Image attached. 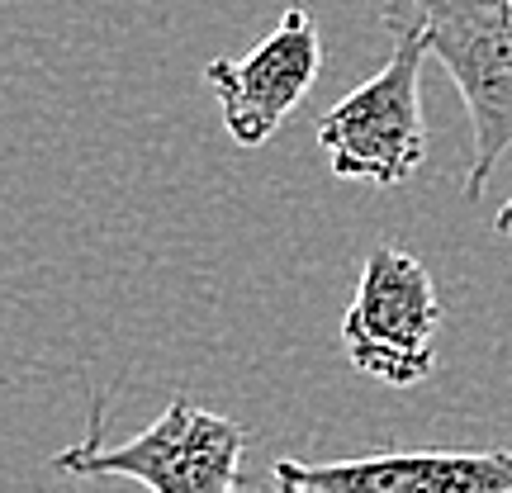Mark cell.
<instances>
[{
	"instance_id": "cell-1",
	"label": "cell",
	"mask_w": 512,
	"mask_h": 493,
	"mask_svg": "<svg viewBox=\"0 0 512 493\" xmlns=\"http://www.w3.org/2000/svg\"><path fill=\"white\" fill-rule=\"evenodd\" d=\"M247 427L195 403L190 394L162 408L143 437L105 446V399L91 403L86 437L53 456L57 475L76 479H133L147 493H238Z\"/></svg>"
},
{
	"instance_id": "cell-2",
	"label": "cell",
	"mask_w": 512,
	"mask_h": 493,
	"mask_svg": "<svg viewBox=\"0 0 512 493\" xmlns=\"http://www.w3.org/2000/svg\"><path fill=\"white\" fill-rule=\"evenodd\" d=\"M384 15L418 24L427 53L456 81L475 128L465 195L479 200L512 152V0H389Z\"/></svg>"
},
{
	"instance_id": "cell-3",
	"label": "cell",
	"mask_w": 512,
	"mask_h": 493,
	"mask_svg": "<svg viewBox=\"0 0 512 493\" xmlns=\"http://www.w3.org/2000/svg\"><path fill=\"white\" fill-rule=\"evenodd\" d=\"M394 34V53L366 86L342 95L318 119V147L328 152L337 181H370L380 190L403 185L427 157V119H422V43L418 24L384 15Z\"/></svg>"
},
{
	"instance_id": "cell-4",
	"label": "cell",
	"mask_w": 512,
	"mask_h": 493,
	"mask_svg": "<svg viewBox=\"0 0 512 493\" xmlns=\"http://www.w3.org/2000/svg\"><path fill=\"white\" fill-rule=\"evenodd\" d=\"M437 332L441 294L427 266L403 247H375L342 318L347 361L389 389H413L437 370Z\"/></svg>"
},
{
	"instance_id": "cell-5",
	"label": "cell",
	"mask_w": 512,
	"mask_h": 493,
	"mask_svg": "<svg viewBox=\"0 0 512 493\" xmlns=\"http://www.w3.org/2000/svg\"><path fill=\"white\" fill-rule=\"evenodd\" d=\"M318 72H323V34L313 24L309 5L294 0L252 53L238 62L214 57L204 67V81L219 95L228 138L238 147H266L275 138V128L313 91Z\"/></svg>"
},
{
	"instance_id": "cell-6",
	"label": "cell",
	"mask_w": 512,
	"mask_h": 493,
	"mask_svg": "<svg viewBox=\"0 0 512 493\" xmlns=\"http://www.w3.org/2000/svg\"><path fill=\"white\" fill-rule=\"evenodd\" d=\"M309 493H512V451H375L351 460H275Z\"/></svg>"
},
{
	"instance_id": "cell-7",
	"label": "cell",
	"mask_w": 512,
	"mask_h": 493,
	"mask_svg": "<svg viewBox=\"0 0 512 493\" xmlns=\"http://www.w3.org/2000/svg\"><path fill=\"white\" fill-rule=\"evenodd\" d=\"M494 228H498V233H503V238H508V242H512V200H508V204H503V209H498V219H494Z\"/></svg>"
},
{
	"instance_id": "cell-8",
	"label": "cell",
	"mask_w": 512,
	"mask_h": 493,
	"mask_svg": "<svg viewBox=\"0 0 512 493\" xmlns=\"http://www.w3.org/2000/svg\"><path fill=\"white\" fill-rule=\"evenodd\" d=\"M275 484H280L275 493H309V489H299V484H290V479H275ZM238 493H242V489H238Z\"/></svg>"
}]
</instances>
